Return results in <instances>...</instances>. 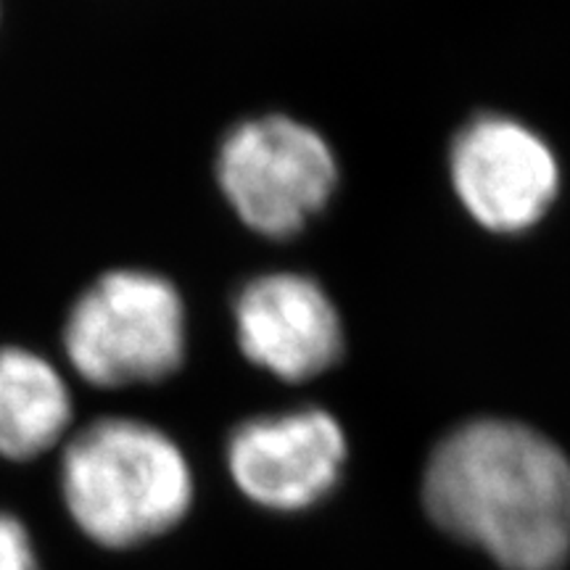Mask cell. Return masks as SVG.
Wrapping results in <instances>:
<instances>
[{"mask_svg":"<svg viewBox=\"0 0 570 570\" xmlns=\"http://www.w3.org/2000/svg\"><path fill=\"white\" fill-rule=\"evenodd\" d=\"M428 515L502 570H562L570 560V460L523 423L473 420L433 449Z\"/></svg>","mask_w":570,"mask_h":570,"instance_id":"6da1fadb","label":"cell"},{"mask_svg":"<svg viewBox=\"0 0 570 570\" xmlns=\"http://www.w3.org/2000/svg\"><path fill=\"white\" fill-rule=\"evenodd\" d=\"M225 465L235 489L256 508L298 512L336 489L346 465V433L317 407L259 415L233 428Z\"/></svg>","mask_w":570,"mask_h":570,"instance_id":"8992f818","label":"cell"},{"mask_svg":"<svg viewBox=\"0 0 570 570\" xmlns=\"http://www.w3.org/2000/svg\"><path fill=\"white\" fill-rule=\"evenodd\" d=\"M449 175L465 212L491 233L529 230L560 190V164L547 140L502 114H483L462 127Z\"/></svg>","mask_w":570,"mask_h":570,"instance_id":"5b68a950","label":"cell"},{"mask_svg":"<svg viewBox=\"0 0 570 570\" xmlns=\"http://www.w3.org/2000/svg\"><path fill=\"white\" fill-rule=\"evenodd\" d=\"M61 346L69 367L96 389L161 383L188 354L185 298L154 269H106L69 306Z\"/></svg>","mask_w":570,"mask_h":570,"instance_id":"3957f363","label":"cell"},{"mask_svg":"<svg viewBox=\"0 0 570 570\" xmlns=\"http://www.w3.org/2000/svg\"><path fill=\"white\" fill-rule=\"evenodd\" d=\"M59 494L77 531L101 550H138L167 537L196 502L185 449L159 425L106 415L67 439Z\"/></svg>","mask_w":570,"mask_h":570,"instance_id":"7a4b0ae2","label":"cell"},{"mask_svg":"<svg viewBox=\"0 0 570 570\" xmlns=\"http://www.w3.org/2000/svg\"><path fill=\"white\" fill-rule=\"evenodd\" d=\"M240 354L288 383L309 381L344 354V325L323 285L298 273L252 277L233 302Z\"/></svg>","mask_w":570,"mask_h":570,"instance_id":"52a82bcc","label":"cell"},{"mask_svg":"<svg viewBox=\"0 0 570 570\" xmlns=\"http://www.w3.org/2000/svg\"><path fill=\"white\" fill-rule=\"evenodd\" d=\"M75 399L48 356L0 346V460L30 462L69 439Z\"/></svg>","mask_w":570,"mask_h":570,"instance_id":"ba28073f","label":"cell"},{"mask_svg":"<svg viewBox=\"0 0 570 570\" xmlns=\"http://www.w3.org/2000/svg\"><path fill=\"white\" fill-rule=\"evenodd\" d=\"M214 177L248 230L291 238L336 194L338 161L309 125L267 114L227 130L214 159Z\"/></svg>","mask_w":570,"mask_h":570,"instance_id":"277c9868","label":"cell"},{"mask_svg":"<svg viewBox=\"0 0 570 570\" xmlns=\"http://www.w3.org/2000/svg\"><path fill=\"white\" fill-rule=\"evenodd\" d=\"M0 570H40L30 529L9 510H0Z\"/></svg>","mask_w":570,"mask_h":570,"instance_id":"9c48e42d","label":"cell"}]
</instances>
